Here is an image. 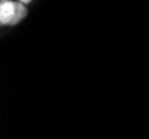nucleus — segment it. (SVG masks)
Here are the masks:
<instances>
[{
    "instance_id": "f257e3e1",
    "label": "nucleus",
    "mask_w": 149,
    "mask_h": 139,
    "mask_svg": "<svg viewBox=\"0 0 149 139\" xmlns=\"http://www.w3.org/2000/svg\"><path fill=\"white\" fill-rule=\"evenodd\" d=\"M27 9L21 2L0 1V26L16 25L24 19Z\"/></svg>"
}]
</instances>
